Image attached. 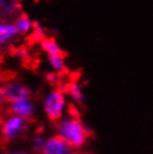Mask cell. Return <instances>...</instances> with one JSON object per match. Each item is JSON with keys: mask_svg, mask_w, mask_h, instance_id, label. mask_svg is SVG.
<instances>
[{"mask_svg": "<svg viewBox=\"0 0 153 154\" xmlns=\"http://www.w3.org/2000/svg\"><path fill=\"white\" fill-rule=\"evenodd\" d=\"M58 133L64 137L72 149H80L87 142L89 131L84 126L80 119H72L58 124Z\"/></svg>", "mask_w": 153, "mask_h": 154, "instance_id": "1", "label": "cell"}, {"mask_svg": "<svg viewBox=\"0 0 153 154\" xmlns=\"http://www.w3.org/2000/svg\"><path fill=\"white\" fill-rule=\"evenodd\" d=\"M30 124V119H23L20 116H10L7 121L2 123L1 127V137L8 143L10 140L21 137L27 132Z\"/></svg>", "mask_w": 153, "mask_h": 154, "instance_id": "2", "label": "cell"}, {"mask_svg": "<svg viewBox=\"0 0 153 154\" xmlns=\"http://www.w3.org/2000/svg\"><path fill=\"white\" fill-rule=\"evenodd\" d=\"M64 106H65L64 94L61 91L55 89L49 96L47 97L46 102H45V111H46L47 117L50 122L55 123L61 119Z\"/></svg>", "mask_w": 153, "mask_h": 154, "instance_id": "3", "label": "cell"}, {"mask_svg": "<svg viewBox=\"0 0 153 154\" xmlns=\"http://www.w3.org/2000/svg\"><path fill=\"white\" fill-rule=\"evenodd\" d=\"M1 88H2L4 102L8 104H14V103L21 102V100H27L31 96L30 91L21 85L9 84L2 86Z\"/></svg>", "mask_w": 153, "mask_h": 154, "instance_id": "4", "label": "cell"}, {"mask_svg": "<svg viewBox=\"0 0 153 154\" xmlns=\"http://www.w3.org/2000/svg\"><path fill=\"white\" fill-rule=\"evenodd\" d=\"M72 150L73 149L69 146L64 137L58 134L45 142L42 154H70Z\"/></svg>", "mask_w": 153, "mask_h": 154, "instance_id": "5", "label": "cell"}, {"mask_svg": "<svg viewBox=\"0 0 153 154\" xmlns=\"http://www.w3.org/2000/svg\"><path fill=\"white\" fill-rule=\"evenodd\" d=\"M8 115H15L20 116L23 119H30L34 113V106L31 103L27 102V100H21L18 103H14L9 106L7 111H6Z\"/></svg>", "mask_w": 153, "mask_h": 154, "instance_id": "6", "label": "cell"}, {"mask_svg": "<svg viewBox=\"0 0 153 154\" xmlns=\"http://www.w3.org/2000/svg\"><path fill=\"white\" fill-rule=\"evenodd\" d=\"M42 47L46 53H48L49 56L59 57V58H61V59H64V58L67 56V54H66L65 51H63V50L58 47L57 42H56V40L54 38H45L42 42Z\"/></svg>", "mask_w": 153, "mask_h": 154, "instance_id": "7", "label": "cell"}, {"mask_svg": "<svg viewBox=\"0 0 153 154\" xmlns=\"http://www.w3.org/2000/svg\"><path fill=\"white\" fill-rule=\"evenodd\" d=\"M34 26V31L31 32V35L27 38V42L29 45H34V44H37V42H42V40L45 39V34L44 31L42 30V28L39 27V25L37 23H33Z\"/></svg>", "mask_w": 153, "mask_h": 154, "instance_id": "8", "label": "cell"}, {"mask_svg": "<svg viewBox=\"0 0 153 154\" xmlns=\"http://www.w3.org/2000/svg\"><path fill=\"white\" fill-rule=\"evenodd\" d=\"M31 25L33 23H31V21L29 20V18H28V16L26 14H23L16 21L17 31L20 32V34H26L27 31L30 29V27H33Z\"/></svg>", "mask_w": 153, "mask_h": 154, "instance_id": "9", "label": "cell"}, {"mask_svg": "<svg viewBox=\"0 0 153 154\" xmlns=\"http://www.w3.org/2000/svg\"><path fill=\"white\" fill-rule=\"evenodd\" d=\"M49 60H50V63H52V65H53L57 70H59V72H66V70H67L61 58L55 57V56H49Z\"/></svg>", "mask_w": 153, "mask_h": 154, "instance_id": "10", "label": "cell"}, {"mask_svg": "<svg viewBox=\"0 0 153 154\" xmlns=\"http://www.w3.org/2000/svg\"><path fill=\"white\" fill-rule=\"evenodd\" d=\"M44 144H45V143H44V140H42V137L37 136L34 141V150L40 151V152H42V147H44Z\"/></svg>", "mask_w": 153, "mask_h": 154, "instance_id": "11", "label": "cell"}, {"mask_svg": "<svg viewBox=\"0 0 153 154\" xmlns=\"http://www.w3.org/2000/svg\"><path fill=\"white\" fill-rule=\"evenodd\" d=\"M7 32V26H0V37L6 35Z\"/></svg>", "mask_w": 153, "mask_h": 154, "instance_id": "12", "label": "cell"}, {"mask_svg": "<svg viewBox=\"0 0 153 154\" xmlns=\"http://www.w3.org/2000/svg\"><path fill=\"white\" fill-rule=\"evenodd\" d=\"M4 100V95H2V88L0 87V103Z\"/></svg>", "mask_w": 153, "mask_h": 154, "instance_id": "13", "label": "cell"}, {"mask_svg": "<svg viewBox=\"0 0 153 154\" xmlns=\"http://www.w3.org/2000/svg\"><path fill=\"white\" fill-rule=\"evenodd\" d=\"M0 154H9L5 149H0Z\"/></svg>", "mask_w": 153, "mask_h": 154, "instance_id": "14", "label": "cell"}, {"mask_svg": "<svg viewBox=\"0 0 153 154\" xmlns=\"http://www.w3.org/2000/svg\"><path fill=\"white\" fill-rule=\"evenodd\" d=\"M70 154H83V153H80V152H72Z\"/></svg>", "mask_w": 153, "mask_h": 154, "instance_id": "15", "label": "cell"}, {"mask_svg": "<svg viewBox=\"0 0 153 154\" xmlns=\"http://www.w3.org/2000/svg\"><path fill=\"white\" fill-rule=\"evenodd\" d=\"M14 154H23V153H14Z\"/></svg>", "mask_w": 153, "mask_h": 154, "instance_id": "16", "label": "cell"}, {"mask_svg": "<svg viewBox=\"0 0 153 154\" xmlns=\"http://www.w3.org/2000/svg\"><path fill=\"white\" fill-rule=\"evenodd\" d=\"M0 1H1V0H0Z\"/></svg>", "mask_w": 153, "mask_h": 154, "instance_id": "17", "label": "cell"}]
</instances>
